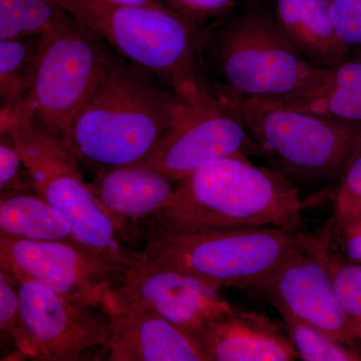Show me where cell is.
Masks as SVG:
<instances>
[{
  "label": "cell",
  "mask_w": 361,
  "mask_h": 361,
  "mask_svg": "<svg viewBox=\"0 0 361 361\" xmlns=\"http://www.w3.org/2000/svg\"><path fill=\"white\" fill-rule=\"evenodd\" d=\"M188 104L108 44L63 142L78 161L97 173L137 165L156 151Z\"/></svg>",
  "instance_id": "6da1fadb"
},
{
  "label": "cell",
  "mask_w": 361,
  "mask_h": 361,
  "mask_svg": "<svg viewBox=\"0 0 361 361\" xmlns=\"http://www.w3.org/2000/svg\"><path fill=\"white\" fill-rule=\"evenodd\" d=\"M106 1L114 2V4H128V6L168 8L161 0H106Z\"/></svg>",
  "instance_id": "f546056e"
},
{
  "label": "cell",
  "mask_w": 361,
  "mask_h": 361,
  "mask_svg": "<svg viewBox=\"0 0 361 361\" xmlns=\"http://www.w3.org/2000/svg\"><path fill=\"white\" fill-rule=\"evenodd\" d=\"M255 288L264 292L280 314L312 325L345 345H356L353 322L339 302L329 273L303 241Z\"/></svg>",
  "instance_id": "7c38bea8"
},
{
  "label": "cell",
  "mask_w": 361,
  "mask_h": 361,
  "mask_svg": "<svg viewBox=\"0 0 361 361\" xmlns=\"http://www.w3.org/2000/svg\"><path fill=\"white\" fill-rule=\"evenodd\" d=\"M329 68L311 63L275 25L260 0H247L242 11L204 26L200 75L214 92L241 99H293L310 92Z\"/></svg>",
  "instance_id": "3957f363"
},
{
  "label": "cell",
  "mask_w": 361,
  "mask_h": 361,
  "mask_svg": "<svg viewBox=\"0 0 361 361\" xmlns=\"http://www.w3.org/2000/svg\"><path fill=\"white\" fill-rule=\"evenodd\" d=\"M0 235L28 241L77 242L68 221L39 195L25 190L1 193Z\"/></svg>",
  "instance_id": "d6986e66"
},
{
  "label": "cell",
  "mask_w": 361,
  "mask_h": 361,
  "mask_svg": "<svg viewBox=\"0 0 361 361\" xmlns=\"http://www.w3.org/2000/svg\"><path fill=\"white\" fill-rule=\"evenodd\" d=\"M40 37L0 40L1 111L13 109L30 90Z\"/></svg>",
  "instance_id": "ffe728a7"
},
{
  "label": "cell",
  "mask_w": 361,
  "mask_h": 361,
  "mask_svg": "<svg viewBox=\"0 0 361 361\" xmlns=\"http://www.w3.org/2000/svg\"><path fill=\"white\" fill-rule=\"evenodd\" d=\"M0 133V192L6 193L25 190L27 185L21 179V168L25 165L14 147L11 135L4 130Z\"/></svg>",
  "instance_id": "83f0119b"
},
{
  "label": "cell",
  "mask_w": 361,
  "mask_h": 361,
  "mask_svg": "<svg viewBox=\"0 0 361 361\" xmlns=\"http://www.w3.org/2000/svg\"><path fill=\"white\" fill-rule=\"evenodd\" d=\"M183 18L204 26L228 18L238 11L240 0H161Z\"/></svg>",
  "instance_id": "484cf974"
},
{
  "label": "cell",
  "mask_w": 361,
  "mask_h": 361,
  "mask_svg": "<svg viewBox=\"0 0 361 361\" xmlns=\"http://www.w3.org/2000/svg\"><path fill=\"white\" fill-rule=\"evenodd\" d=\"M337 37L349 54L361 52V0H330Z\"/></svg>",
  "instance_id": "4316f807"
},
{
  "label": "cell",
  "mask_w": 361,
  "mask_h": 361,
  "mask_svg": "<svg viewBox=\"0 0 361 361\" xmlns=\"http://www.w3.org/2000/svg\"><path fill=\"white\" fill-rule=\"evenodd\" d=\"M56 2L123 58L153 73L188 103H199L205 94L200 75L201 26L169 8L106 0Z\"/></svg>",
  "instance_id": "5b68a950"
},
{
  "label": "cell",
  "mask_w": 361,
  "mask_h": 361,
  "mask_svg": "<svg viewBox=\"0 0 361 361\" xmlns=\"http://www.w3.org/2000/svg\"><path fill=\"white\" fill-rule=\"evenodd\" d=\"M302 202L289 176L233 156L176 184L167 205L149 223L175 231L272 227L299 231Z\"/></svg>",
  "instance_id": "7a4b0ae2"
},
{
  "label": "cell",
  "mask_w": 361,
  "mask_h": 361,
  "mask_svg": "<svg viewBox=\"0 0 361 361\" xmlns=\"http://www.w3.org/2000/svg\"><path fill=\"white\" fill-rule=\"evenodd\" d=\"M177 183L155 169L137 164L102 171L87 184L99 205L133 247L134 233L167 205Z\"/></svg>",
  "instance_id": "9a60e30c"
},
{
  "label": "cell",
  "mask_w": 361,
  "mask_h": 361,
  "mask_svg": "<svg viewBox=\"0 0 361 361\" xmlns=\"http://www.w3.org/2000/svg\"><path fill=\"white\" fill-rule=\"evenodd\" d=\"M102 310L108 318L110 361H207L189 334L151 308L113 290Z\"/></svg>",
  "instance_id": "5bb4252c"
},
{
  "label": "cell",
  "mask_w": 361,
  "mask_h": 361,
  "mask_svg": "<svg viewBox=\"0 0 361 361\" xmlns=\"http://www.w3.org/2000/svg\"><path fill=\"white\" fill-rule=\"evenodd\" d=\"M338 233L348 260L361 264V227L351 222L341 227Z\"/></svg>",
  "instance_id": "f1b7e54d"
},
{
  "label": "cell",
  "mask_w": 361,
  "mask_h": 361,
  "mask_svg": "<svg viewBox=\"0 0 361 361\" xmlns=\"http://www.w3.org/2000/svg\"><path fill=\"white\" fill-rule=\"evenodd\" d=\"M303 245L329 273L339 302L351 322L361 320V264L344 260L329 248L324 240L302 235Z\"/></svg>",
  "instance_id": "7402d4cb"
},
{
  "label": "cell",
  "mask_w": 361,
  "mask_h": 361,
  "mask_svg": "<svg viewBox=\"0 0 361 361\" xmlns=\"http://www.w3.org/2000/svg\"><path fill=\"white\" fill-rule=\"evenodd\" d=\"M271 13L280 32L313 65L334 68L350 54L337 37L330 0H272Z\"/></svg>",
  "instance_id": "e0dca14e"
},
{
  "label": "cell",
  "mask_w": 361,
  "mask_h": 361,
  "mask_svg": "<svg viewBox=\"0 0 361 361\" xmlns=\"http://www.w3.org/2000/svg\"><path fill=\"white\" fill-rule=\"evenodd\" d=\"M114 292L156 311L191 337L236 310L216 287L175 270L133 268Z\"/></svg>",
  "instance_id": "4fadbf2b"
},
{
  "label": "cell",
  "mask_w": 361,
  "mask_h": 361,
  "mask_svg": "<svg viewBox=\"0 0 361 361\" xmlns=\"http://www.w3.org/2000/svg\"><path fill=\"white\" fill-rule=\"evenodd\" d=\"M361 217V147L342 171L334 205L337 231Z\"/></svg>",
  "instance_id": "cb8c5ba5"
},
{
  "label": "cell",
  "mask_w": 361,
  "mask_h": 361,
  "mask_svg": "<svg viewBox=\"0 0 361 361\" xmlns=\"http://www.w3.org/2000/svg\"><path fill=\"white\" fill-rule=\"evenodd\" d=\"M28 342V358L77 361L108 341V318L97 307L61 295L30 280H14Z\"/></svg>",
  "instance_id": "8fae6325"
},
{
  "label": "cell",
  "mask_w": 361,
  "mask_h": 361,
  "mask_svg": "<svg viewBox=\"0 0 361 361\" xmlns=\"http://www.w3.org/2000/svg\"><path fill=\"white\" fill-rule=\"evenodd\" d=\"M207 361H291L299 357L290 337L269 318L236 310L192 336Z\"/></svg>",
  "instance_id": "2e32d148"
},
{
  "label": "cell",
  "mask_w": 361,
  "mask_h": 361,
  "mask_svg": "<svg viewBox=\"0 0 361 361\" xmlns=\"http://www.w3.org/2000/svg\"><path fill=\"white\" fill-rule=\"evenodd\" d=\"M288 336L295 346L299 357L305 361H360L361 355L355 348L332 338L322 330L282 315Z\"/></svg>",
  "instance_id": "603a6c76"
},
{
  "label": "cell",
  "mask_w": 361,
  "mask_h": 361,
  "mask_svg": "<svg viewBox=\"0 0 361 361\" xmlns=\"http://www.w3.org/2000/svg\"><path fill=\"white\" fill-rule=\"evenodd\" d=\"M228 97L260 156L287 176L310 180L341 177L361 147L358 128L277 101Z\"/></svg>",
  "instance_id": "52a82bcc"
},
{
  "label": "cell",
  "mask_w": 361,
  "mask_h": 361,
  "mask_svg": "<svg viewBox=\"0 0 361 361\" xmlns=\"http://www.w3.org/2000/svg\"><path fill=\"white\" fill-rule=\"evenodd\" d=\"M0 267L61 295L102 308L128 271L75 241H28L0 235Z\"/></svg>",
  "instance_id": "30bf717a"
},
{
  "label": "cell",
  "mask_w": 361,
  "mask_h": 361,
  "mask_svg": "<svg viewBox=\"0 0 361 361\" xmlns=\"http://www.w3.org/2000/svg\"><path fill=\"white\" fill-rule=\"evenodd\" d=\"M108 42L68 11L40 37L32 84L23 103L39 126L63 135L92 87Z\"/></svg>",
  "instance_id": "ba28073f"
},
{
  "label": "cell",
  "mask_w": 361,
  "mask_h": 361,
  "mask_svg": "<svg viewBox=\"0 0 361 361\" xmlns=\"http://www.w3.org/2000/svg\"><path fill=\"white\" fill-rule=\"evenodd\" d=\"M277 102L361 129V52L329 68L322 82L302 96Z\"/></svg>",
  "instance_id": "ac0fdd59"
},
{
  "label": "cell",
  "mask_w": 361,
  "mask_h": 361,
  "mask_svg": "<svg viewBox=\"0 0 361 361\" xmlns=\"http://www.w3.org/2000/svg\"><path fill=\"white\" fill-rule=\"evenodd\" d=\"M0 129L11 135L32 189L68 221L73 239L128 272L135 268L142 251L126 242L99 205L65 142L35 122L23 102L1 111Z\"/></svg>",
  "instance_id": "277c9868"
},
{
  "label": "cell",
  "mask_w": 361,
  "mask_h": 361,
  "mask_svg": "<svg viewBox=\"0 0 361 361\" xmlns=\"http://www.w3.org/2000/svg\"><path fill=\"white\" fill-rule=\"evenodd\" d=\"M135 267L170 269L216 287H256L302 245V233L280 228L175 231L152 228Z\"/></svg>",
  "instance_id": "8992f818"
},
{
  "label": "cell",
  "mask_w": 361,
  "mask_h": 361,
  "mask_svg": "<svg viewBox=\"0 0 361 361\" xmlns=\"http://www.w3.org/2000/svg\"><path fill=\"white\" fill-rule=\"evenodd\" d=\"M206 87L201 101L188 104L156 151L140 164L178 183L223 159L260 155L231 99Z\"/></svg>",
  "instance_id": "9c48e42d"
},
{
  "label": "cell",
  "mask_w": 361,
  "mask_h": 361,
  "mask_svg": "<svg viewBox=\"0 0 361 361\" xmlns=\"http://www.w3.org/2000/svg\"><path fill=\"white\" fill-rule=\"evenodd\" d=\"M0 329L11 334L20 355L28 358V342L26 337L20 297L16 281L0 270Z\"/></svg>",
  "instance_id": "d4e9b609"
},
{
  "label": "cell",
  "mask_w": 361,
  "mask_h": 361,
  "mask_svg": "<svg viewBox=\"0 0 361 361\" xmlns=\"http://www.w3.org/2000/svg\"><path fill=\"white\" fill-rule=\"evenodd\" d=\"M353 222H355L356 224H357L358 226H360V227H361V217L360 218V219L353 221Z\"/></svg>",
  "instance_id": "1f68e13d"
},
{
  "label": "cell",
  "mask_w": 361,
  "mask_h": 361,
  "mask_svg": "<svg viewBox=\"0 0 361 361\" xmlns=\"http://www.w3.org/2000/svg\"><path fill=\"white\" fill-rule=\"evenodd\" d=\"M353 329H355V336L357 337L358 341L361 342V320H356L353 322Z\"/></svg>",
  "instance_id": "4dcf8cb0"
},
{
  "label": "cell",
  "mask_w": 361,
  "mask_h": 361,
  "mask_svg": "<svg viewBox=\"0 0 361 361\" xmlns=\"http://www.w3.org/2000/svg\"><path fill=\"white\" fill-rule=\"evenodd\" d=\"M63 11L56 0H0V40L39 37Z\"/></svg>",
  "instance_id": "44dd1931"
}]
</instances>
